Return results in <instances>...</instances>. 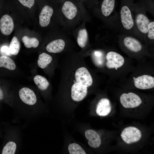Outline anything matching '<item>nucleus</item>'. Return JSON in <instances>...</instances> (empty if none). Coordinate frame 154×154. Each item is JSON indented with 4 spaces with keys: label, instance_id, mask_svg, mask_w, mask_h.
I'll use <instances>...</instances> for the list:
<instances>
[{
    "label": "nucleus",
    "instance_id": "393cba45",
    "mask_svg": "<svg viewBox=\"0 0 154 154\" xmlns=\"http://www.w3.org/2000/svg\"><path fill=\"white\" fill-rule=\"evenodd\" d=\"M148 38L151 40L154 39V22L150 21L148 27L147 33Z\"/></svg>",
    "mask_w": 154,
    "mask_h": 154
},
{
    "label": "nucleus",
    "instance_id": "dca6fc26",
    "mask_svg": "<svg viewBox=\"0 0 154 154\" xmlns=\"http://www.w3.org/2000/svg\"><path fill=\"white\" fill-rule=\"evenodd\" d=\"M85 135L88 140V145L92 147L96 148L99 147L101 143V140L99 135L95 131L91 129L86 130Z\"/></svg>",
    "mask_w": 154,
    "mask_h": 154
},
{
    "label": "nucleus",
    "instance_id": "cd10ccee",
    "mask_svg": "<svg viewBox=\"0 0 154 154\" xmlns=\"http://www.w3.org/2000/svg\"><path fill=\"white\" fill-rule=\"evenodd\" d=\"M3 92L0 88V100H1L3 99Z\"/></svg>",
    "mask_w": 154,
    "mask_h": 154
},
{
    "label": "nucleus",
    "instance_id": "f3484780",
    "mask_svg": "<svg viewBox=\"0 0 154 154\" xmlns=\"http://www.w3.org/2000/svg\"><path fill=\"white\" fill-rule=\"evenodd\" d=\"M115 0H103L100 6V11L105 17H109L112 13L115 5Z\"/></svg>",
    "mask_w": 154,
    "mask_h": 154
},
{
    "label": "nucleus",
    "instance_id": "9d476101",
    "mask_svg": "<svg viewBox=\"0 0 154 154\" xmlns=\"http://www.w3.org/2000/svg\"><path fill=\"white\" fill-rule=\"evenodd\" d=\"M54 9L51 6L44 5L42 8L39 16V23L42 27H45L50 24Z\"/></svg>",
    "mask_w": 154,
    "mask_h": 154
},
{
    "label": "nucleus",
    "instance_id": "423d86ee",
    "mask_svg": "<svg viewBox=\"0 0 154 154\" xmlns=\"http://www.w3.org/2000/svg\"><path fill=\"white\" fill-rule=\"evenodd\" d=\"M120 101L123 106L126 108H134L137 107L142 102L140 98L133 92L123 94L120 97Z\"/></svg>",
    "mask_w": 154,
    "mask_h": 154
},
{
    "label": "nucleus",
    "instance_id": "2eb2a0df",
    "mask_svg": "<svg viewBox=\"0 0 154 154\" xmlns=\"http://www.w3.org/2000/svg\"><path fill=\"white\" fill-rule=\"evenodd\" d=\"M111 110V106L110 101L106 98L100 99L98 102L96 108V113L102 116L108 115Z\"/></svg>",
    "mask_w": 154,
    "mask_h": 154
},
{
    "label": "nucleus",
    "instance_id": "a878e982",
    "mask_svg": "<svg viewBox=\"0 0 154 154\" xmlns=\"http://www.w3.org/2000/svg\"><path fill=\"white\" fill-rule=\"evenodd\" d=\"M23 6L31 9L35 3V0H18Z\"/></svg>",
    "mask_w": 154,
    "mask_h": 154
},
{
    "label": "nucleus",
    "instance_id": "6ab92c4d",
    "mask_svg": "<svg viewBox=\"0 0 154 154\" xmlns=\"http://www.w3.org/2000/svg\"><path fill=\"white\" fill-rule=\"evenodd\" d=\"M0 67H4L12 70L15 69L16 66L11 58L7 56L2 55L0 56Z\"/></svg>",
    "mask_w": 154,
    "mask_h": 154
},
{
    "label": "nucleus",
    "instance_id": "b1692460",
    "mask_svg": "<svg viewBox=\"0 0 154 154\" xmlns=\"http://www.w3.org/2000/svg\"><path fill=\"white\" fill-rule=\"evenodd\" d=\"M17 148L16 143L13 141H9L3 147L2 154H14Z\"/></svg>",
    "mask_w": 154,
    "mask_h": 154
},
{
    "label": "nucleus",
    "instance_id": "c756f323",
    "mask_svg": "<svg viewBox=\"0 0 154 154\" xmlns=\"http://www.w3.org/2000/svg\"><path fill=\"white\" fill-rule=\"evenodd\" d=\"M80 1H82V0H80Z\"/></svg>",
    "mask_w": 154,
    "mask_h": 154
},
{
    "label": "nucleus",
    "instance_id": "1a4fd4ad",
    "mask_svg": "<svg viewBox=\"0 0 154 154\" xmlns=\"http://www.w3.org/2000/svg\"><path fill=\"white\" fill-rule=\"evenodd\" d=\"M134 80L135 86L138 89L146 90L154 87V78L150 75H142L134 78Z\"/></svg>",
    "mask_w": 154,
    "mask_h": 154
},
{
    "label": "nucleus",
    "instance_id": "20e7f679",
    "mask_svg": "<svg viewBox=\"0 0 154 154\" xmlns=\"http://www.w3.org/2000/svg\"><path fill=\"white\" fill-rule=\"evenodd\" d=\"M84 22L83 21L74 32L77 44L83 50L86 47L89 41L88 34Z\"/></svg>",
    "mask_w": 154,
    "mask_h": 154
},
{
    "label": "nucleus",
    "instance_id": "39448f33",
    "mask_svg": "<svg viewBox=\"0 0 154 154\" xmlns=\"http://www.w3.org/2000/svg\"><path fill=\"white\" fill-rule=\"evenodd\" d=\"M121 136L123 140L127 144H130L138 141L141 134L137 128L132 126L125 128L122 131Z\"/></svg>",
    "mask_w": 154,
    "mask_h": 154
},
{
    "label": "nucleus",
    "instance_id": "a211bd4d",
    "mask_svg": "<svg viewBox=\"0 0 154 154\" xmlns=\"http://www.w3.org/2000/svg\"><path fill=\"white\" fill-rule=\"evenodd\" d=\"M52 60L51 55L46 53L42 52L39 56L37 64L40 68L44 69L51 62Z\"/></svg>",
    "mask_w": 154,
    "mask_h": 154
},
{
    "label": "nucleus",
    "instance_id": "bb28decb",
    "mask_svg": "<svg viewBox=\"0 0 154 154\" xmlns=\"http://www.w3.org/2000/svg\"><path fill=\"white\" fill-rule=\"evenodd\" d=\"M1 53L4 56H11L12 55L9 46L4 45L2 46L0 49Z\"/></svg>",
    "mask_w": 154,
    "mask_h": 154
},
{
    "label": "nucleus",
    "instance_id": "6e6552de",
    "mask_svg": "<svg viewBox=\"0 0 154 154\" xmlns=\"http://www.w3.org/2000/svg\"><path fill=\"white\" fill-rule=\"evenodd\" d=\"M120 18L122 25L125 29L129 30L133 28L134 22L131 10L128 6L124 5L121 7Z\"/></svg>",
    "mask_w": 154,
    "mask_h": 154
},
{
    "label": "nucleus",
    "instance_id": "c85d7f7f",
    "mask_svg": "<svg viewBox=\"0 0 154 154\" xmlns=\"http://www.w3.org/2000/svg\"><path fill=\"white\" fill-rule=\"evenodd\" d=\"M90 1V0H82V1L84 4V3H88Z\"/></svg>",
    "mask_w": 154,
    "mask_h": 154
},
{
    "label": "nucleus",
    "instance_id": "7ed1b4c3",
    "mask_svg": "<svg viewBox=\"0 0 154 154\" xmlns=\"http://www.w3.org/2000/svg\"><path fill=\"white\" fill-rule=\"evenodd\" d=\"M66 35L62 33L60 37L49 42L46 46V50L49 52L58 53L63 52L67 46L68 38Z\"/></svg>",
    "mask_w": 154,
    "mask_h": 154
},
{
    "label": "nucleus",
    "instance_id": "aec40b11",
    "mask_svg": "<svg viewBox=\"0 0 154 154\" xmlns=\"http://www.w3.org/2000/svg\"><path fill=\"white\" fill-rule=\"evenodd\" d=\"M35 84L39 89L42 90H46L49 85V83L44 77L40 75H37L33 78Z\"/></svg>",
    "mask_w": 154,
    "mask_h": 154
},
{
    "label": "nucleus",
    "instance_id": "f03ea898",
    "mask_svg": "<svg viewBox=\"0 0 154 154\" xmlns=\"http://www.w3.org/2000/svg\"><path fill=\"white\" fill-rule=\"evenodd\" d=\"M62 25L72 28L80 24L84 18L83 2L80 0H57Z\"/></svg>",
    "mask_w": 154,
    "mask_h": 154
},
{
    "label": "nucleus",
    "instance_id": "f8f14e48",
    "mask_svg": "<svg viewBox=\"0 0 154 154\" xmlns=\"http://www.w3.org/2000/svg\"><path fill=\"white\" fill-rule=\"evenodd\" d=\"M14 24L13 20L9 15L5 14L0 19V30L3 35L10 34L13 29Z\"/></svg>",
    "mask_w": 154,
    "mask_h": 154
},
{
    "label": "nucleus",
    "instance_id": "4be33fe9",
    "mask_svg": "<svg viewBox=\"0 0 154 154\" xmlns=\"http://www.w3.org/2000/svg\"><path fill=\"white\" fill-rule=\"evenodd\" d=\"M9 47L12 55H15L18 53L20 48V44L18 38L15 36L12 38Z\"/></svg>",
    "mask_w": 154,
    "mask_h": 154
},
{
    "label": "nucleus",
    "instance_id": "412c9836",
    "mask_svg": "<svg viewBox=\"0 0 154 154\" xmlns=\"http://www.w3.org/2000/svg\"><path fill=\"white\" fill-rule=\"evenodd\" d=\"M22 40L25 46L27 48H35L39 45V41L35 38H30L27 36H24L23 37Z\"/></svg>",
    "mask_w": 154,
    "mask_h": 154
},
{
    "label": "nucleus",
    "instance_id": "ddd939ff",
    "mask_svg": "<svg viewBox=\"0 0 154 154\" xmlns=\"http://www.w3.org/2000/svg\"><path fill=\"white\" fill-rule=\"evenodd\" d=\"M123 43L127 48L133 52H139L142 48V46L140 42L131 36L125 37L123 39Z\"/></svg>",
    "mask_w": 154,
    "mask_h": 154
},
{
    "label": "nucleus",
    "instance_id": "f257e3e1",
    "mask_svg": "<svg viewBox=\"0 0 154 154\" xmlns=\"http://www.w3.org/2000/svg\"><path fill=\"white\" fill-rule=\"evenodd\" d=\"M82 53L74 54L70 56L63 68L60 84L69 86L71 96L78 102L86 96L88 89L93 83L92 75L84 64Z\"/></svg>",
    "mask_w": 154,
    "mask_h": 154
},
{
    "label": "nucleus",
    "instance_id": "5701e85b",
    "mask_svg": "<svg viewBox=\"0 0 154 154\" xmlns=\"http://www.w3.org/2000/svg\"><path fill=\"white\" fill-rule=\"evenodd\" d=\"M68 149L70 154H86L82 148L78 144L73 143L69 145Z\"/></svg>",
    "mask_w": 154,
    "mask_h": 154
},
{
    "label": "nucleus",
    "instance_id": "0eeeda50",
    "mask_svg": "<svg viewBox=\"0 0 154 154\" xmlns=\"http://www.w3.org/2000/svg\"><path fill=\"white\" fill-rule=\"evenodd\" d=\"M106 65L109 68H114L117 70L124 64L125 60L123 57L115 52L111 51L108 52L106 55Z\"/></svg>",
    "mask_w": 154,
    "mask_h": 154
},
{
    "label": "nucleus",
    "instance_id": "9b49d317",
    "mask_svg": "<svg viewBox=\"0 0 154 154\" xmlns=\"http://www.w3.org/2000/svg\"><path fill=\"white\" fill-rule=\"evenodd\" d=\"M19 95L22 101L27 104L33 105L37 102V98L35 93L29 88L24 87L20 89Z\"/></svg>",
    "mask_w": 154,
    "mask_h": 154
},
{
    "label": "nucleus",
    "instance_id": "4468645a",
    "mask_svg": "<svg viewBox=\"0 0 154 154\" xmlns=\"http://www.w3.org/2000/svg\"><path fill=\"white\" fill-rule=\"evenodd\" d=\"M135 21L139 31L143 34H147L148 25L150 22L148 17L142 13H138L136 16Z\"/></svg>",
    "mask_w": 154,
    "mask_h": 154
}]
</instances>
